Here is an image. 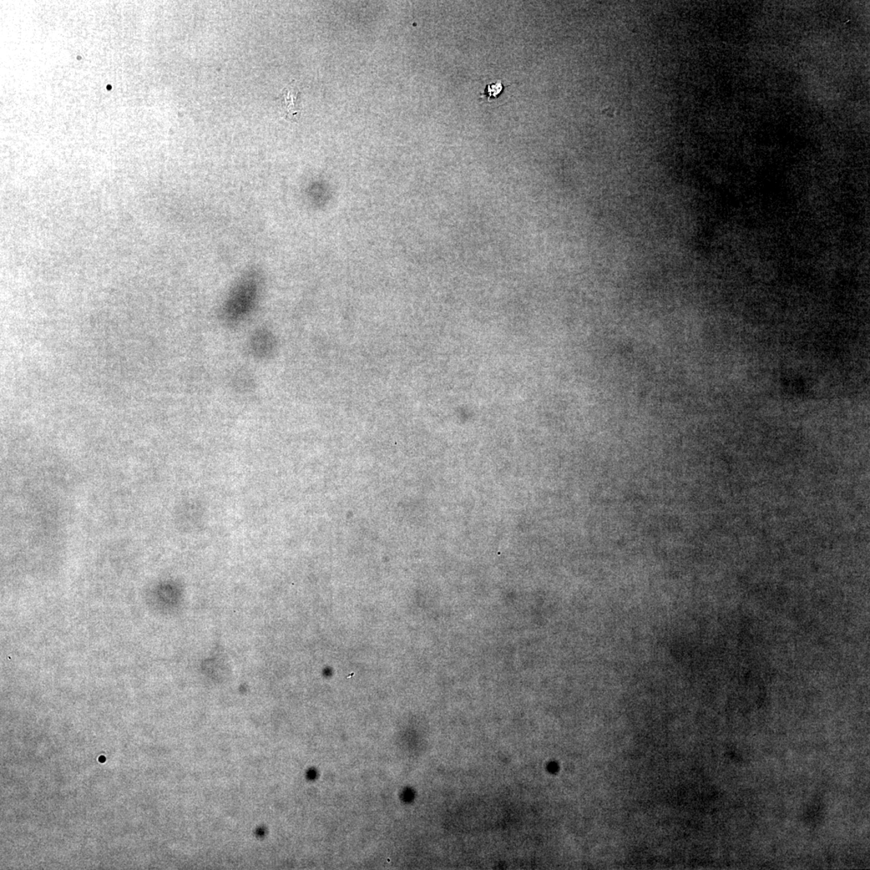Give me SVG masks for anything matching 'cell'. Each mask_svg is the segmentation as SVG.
<instances>
[{
    "label": "cell",
    "instance_id": "6da1fadb",
    "mask_svg": "<svg viewBox=\"0 0 870 870\" xmlns=\"http://www.w3.org/2000/svg\"><path fill=\"white\" fill-rule=\"evenodd\" d=\"M263 273L258 268H249L238 279L222 306V316L230 325L246 320L259 302L263 286Z\"/></svg>",
    "mask_w": 870,
    "mask_h": 870
},
{
    "label": "cell",
    "instance_id": "7a4b0ae2",
    "mask_svg": "<svg viewBox=\"0 0 870 870\" xmlns=\"http://www.w3.org/2000/svg\"><path fill=\"white\" fill-rule=\"evenodd\" d=\"M300 91L298 90L293 80L282 90L280 95L276 99L280 101L283 110H284V117L292 123L297 122L298 117L302 113L301 102L298 99Z\"/></svg>",
    "mask_w": 870,
    "mask_h": 870
},
{
    "label": "cell",
    "instance_id": "3957f363",
    "mask_svg": "<svg viewBox=\"0 0 870 870\" xmlns=\"http://www.w3.org/2000/svg\"><path fill=\"white\" fill-rule=\"evenodd\" d=\"M252 353L258 358L269 357L275 349V338L269 331H257L252 336L250 343Z\"/></svg>",
    "mask_w": 870,
    "mask_h": 870
},
{
    "label": "cell",
    "instance_id": "277c9868",
    "mask_svg": "<svg viewBox=\"0 0 870 870\" xmlns=\"http://www.w3.org/2000/svg\"><path fill=\"white\" fill-rule=\"evenodd\" d=\"M504 90V85L502 82L495 83L488 85L484 91V96H487L489 100L497 99Z\"/></svg>",
    "mask_w": 870,
    "mask_h": 870
}]
</instances>
